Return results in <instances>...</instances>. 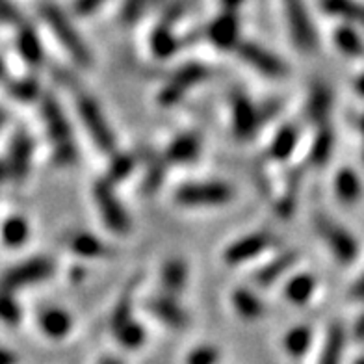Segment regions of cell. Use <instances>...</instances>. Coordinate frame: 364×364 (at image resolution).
Wrapping results in <instances>:
<instances>
[{
    "instance_id": "cell-1",
    "label": "cell",
    "mask_w": 364,
    "mask_h": 364,
    "mask_svg": "<svg viewBox=\"0 0 364 364\" xmlns=\"http://www.w3.org/2000/svg\"><path fill=\"white\" fill-rule=\"evenodd\" d=\"M39 14H41V19L47 23V26L54 34V38L65 48V53L75 62H78V65H84V68L91 65L90 48L86 47L84 39L78 36L77 28L68 19V15L63 14L54 2H43V4L39 6Z\"/></svg>"
},
{
    "instance_id": "cell-2",
    "label": "cell",
    "mask_w": 364,
    "mask_h": 364,
    "mask_svg": "<svg viewBox=\"0 0 364 364\" xmlns=\"http://www.w3.org/2000/svg\"><path fill=\"white\" fill-rule=\"evenodd\" d=\"M77 112L82 125L87 130V134L91 136V141L95 144V147L102 151V153H115L114 132H112V129L106 123V117L102 115L95 99L87 95V93H78Z\"/></svg>"
},
{
    "instance_id": "cell-3",
    "label": "cell",
    "mask_w": 364,
    "mask_h": 364,
    "mask_svg": "<svg viewBox=\"0 0 364 364\" xmlns=\"http://www.w3.org/2000/svg\"><path fill=\"white\" fill-rule=\"evenodd\" d=\"M235 199L232 186L220 181L192 182L175 192V201L182 206H220Z\"/></svg>"
},
{
    "instance_id": "cell-4",
    "label": "cell",
    "mask_w": 364,
    "mask_h": 364,
    "mask_svg": "<svg viewBox=\"0 0 364 364\" xmlns=\"http://www.w3.org/2000/svg\"><path fill=\"white\" fill-rule=\"evenodd\" d=\"M314 229L338 262L348 264L355 260L359 253V244L351 236L350 230H346L341 223H336L335 220H331L329 216H323V214L314 216Z\"/></svg>"
},
{
    "instance_id": "cell-5",
    "label": "cell",
    "mask_w": 364,
    "mask_h": 364,
    "mask_svg": "<svg viewBox=\"0 0 364 364\" xmlns=\"http://www.w3.org/2000/svg\"><path fill=\"white\" fill-rule=\"evenodd\" d=\"M41 114H43V119L47 121V130L54 144L56 160L60 164L71 162L73 154H75V149L71 144V129H69L68 119L63 117L62 110L58 108L53 97H45Z\"/></svg>"
},
{
    "instance_id": "cell-6",
    "label": "cell",
    "mask_w": 364,
    "mask_h": 364,
    "mask_svg": "<svg viewBox=\"0 0 364 364\" xmlns=\"http://www.w3.org/2000/svg\"><path fill=\"white\" fill-rule=\"evenodd\" d=\"M93 199H95L97 210L101 214L106 227L114 230L115 235H127L130 230V220L127 216L125 208L117 201L114 188H112V182L108 178L95 182V186H93Z\"/></svg>"
},
{
    "instance_id": "cell-7",
    "label": "cell",
    "mask_w": 364,
    "mask_h": 364,
    "mask_svg": "<svg viewBox=\"0 0 364 364\" xmlns=\"http://www.w3.org/2000/svg\"><path fill=\"white\" fill-rule=\"evenodd\" d=\"M54 273V262L45 257L24 260L4 273V287L8 292H15L19 288L41 283Z\"/></svg>"
},
{
    "instance_id": "cell-8",
    "label": "cell",
    "mask_w": 364,
    "mask_h": 364,
    "mask_svg": "<svg viewBox=\"0 0 364 364\" xmlns=\"http://www.w3.org/2000/svg\"><path fill=\"white\" fill-rule=\"evenodd\" d=\"M284 10L292 38L301 50H314L316 47V34L311 24L309 14L303 6V0H284Z\"/></svg>"
},
{
    "instance_id": "cell-9",
    "label": "cell",
    "mask_w": 364,
    "mask_h": 364,
    "mask_svg": "<svg viewBox=\"0 0 364 364\" xmlns=\"http://www.w3.org/2000/svg\"><path fill=\"white\" fill-rule=\"evenodd\" d=\"M236 53L247 65H251L259 73L266 75V77L281 78L288 73V68L284 65L283 60H279L275 54H272L269 50H264L259 45L244 41V43H240L236 47Z\"/></svg>"
},
{
    "instance_id": "cell-10",
    "label": "cell",
    "mask_w": 364,
    "mask_h": 364,
    "mask_svg": "<svg viewBox=\"0 0 364 364\" xmlns=\"http://www.w3.org/2000/svg\"><path fill=\"white\" fill-rule=\"evenodd\" d=\"M273 245V238L268 232H253L244 238L236 240L235 244H230L225 251H223V259L230 266L236 264L250 262V260L257 259L264 251H268Z\"/></svg>"
},
{
    "instance_id": "cell-11",
    "label": "cell",
    "mask_w": 364,
    "mask_h": 364,
    "mask_svg": "<svg viewBox=\"0 0 364 364\" xmlns=\"http://www.w3.org/2000/svg\"><path fill=\"white\" fill-rule=\"evenodd\" d=\"M230 115H232V129L240 138H250L260 125L259 110L242 93L230 95Z\"/></svg>"
},
{
    "instance_id": "cell-12",
    "label": "cell",
    "mask_w": 364,
    "mask_h": 364,
    "mask_svg": "<svg viewBox=\"0 0 364 364\" xmlns=\"http://www.w3.org/2000/svg\"><path fill=\"white\" fill-rule=\"evenodd\" d=\"M240 24L232 11H227L225 15H220L216 21H212L206 36L212 43L220 47L221 50H229V48H236L240 45L238 41Z\"/></svg>"
},
{
    "instance_id": "cell-13",
    "label": "cell",
    "mask_w": 364,
    "mask_h": 364,
    "mask_svg": "<svg viewBox=\"0 0 364 364\" xmlns=\"http://www.w3.org/2000/svg\"><path fill=\"white\" fill-rule=\"evenodd\" d=\"M30 156H32V141H30L28 136H15L10 154H8V159L4 162L6 177L23 178L28 171Z\"/></svg>"
},
{
    "instance_id": "cell-14",
    "label": "cell",
    "mask_w": 364,
    "mask_h": 364,
    "mask_svg": "<svg viewBox=\"0 0 364 364\" xmlns=\"http://www.w3.org/2000/svg\"><path fill=\"white\" fill-rule=\"evenodd\" d=\"M38 323L41 333L48 338H53V341L65 338L71 333L73 327L71 316L63 309L58 307H47L45 311L39 312Z\"/></svg>"
},
{
    "instance_id": "cell-15",
    "label": "cell",
    "mask_w": 364,
    "mask_h": 364,
    "mask_svg": "<svg viewBox=\"0 0 364 364\" xmlns=\"http://www.w3.org/2000/svg\"><path fill=\"white\" fill-rule=\"evenodd\" d=\"M147 309L156 320L173 327V329H182L188 323L186 312L182 311L181 305H177L169 296L149 299Z\"/></svg>"
},
{
    "instance_id": "cell-16",
    "label": "cell",
    "mask_w": 364,
    "mask_h": 364,
    "mask_svg": "<svg viewBox=\"0 0 364 364\" xmlns=\"http://www.w3.org/2000/svg\"><path fill=\"white\" fill-rule=\"evenodd\" d=\"M69 250L82 259H110L114 250L110 245L102 244L101 240L95 238L90 232H75L68 240Z\"/></svg>"
},
{
    "instance_id": "cell-17",
    "label": "cell",
    "mask_w": 364,
    "mask_h": 364,
    "mask_svg": "<svg viewBox=\"0 0 364 364\" xmlns=\"http://www.w3.org/2000/svg\"><path fill=\"white\" fill-rule=\"evenodd\" d=\"M230 303L238 312V316L244 320H257L264 314L262 301L247 288H236L235 292L230 294Z\"/></svg>"
},
{
    "instance_id": "cell-18",
    "label": "cell",
    "mask_w": 364,
    "mask_h": 364,
    "mask_svg": "<svg viewBox=\"0 0 364 364\" xmlns=\"http://www.w3.org/2000/svg\"><path fill=\"white\" fill-rule=\"evenodd\" d=\"M296 260L297 257L294 253L281 255V257H277V259H273L269 260L268 264H264L262 268L257 272V275H255V281H257L259 284H262V287L273 284L275 281H279V279L283 277L288 269L292 268L294 264H296Z\"/></svg>"
},
{
    "instance_id": "cell-19",
    "label": "cell",
    "mask_w": 364,
    "mask_h": 364,
    "mask_svg": "<svg viewBox=\"0 0 364 364\" xmlns=\"http://www.w3.org/2000/svg\"><path fill=\"white\" fill-rule=\"evenodd\" d=\"M316 290V279L309 273H299L292 277L284 287V296L294 305H305Z\"/></svg>"
},
{
    "instance_id": "cell-20",
    "label": "cell",
    "mask_w": 364,
    "mask_h": 364,
    "mask_svg": "<svg viewBox=\"0 0 364 364\" xmlns=\"http://www.w3.org/2000/svg\"><path fill=\"white\" fill-rule=\"evenodd\" d=\"M199 138L197 136H181L168 147L166 159L175 164H186L197 159L199 154Z\"/></svg>"
},
{
    "instance_id": "cell-21",
    "label": "cell",
    "mask_w": 364,
    "mask_h": 364,
    "mask_svg": "<svg viewBox=\"0 0 364 364\" xmlns=\"http://www.w3.org/2000/svg\"><path fill=\"white\" fill-rule=\"evenodd\" d=\"M335 192L342 203H355L360 197V181L357 173L350 168H344L336 173Z\"/></svg>"
},
{
    "instance_id": "cell-22",
    "label": "cell",
    "mask_w": 364,
    "mask_h": 364,
    "mask_svg": "<svg viewBox=\"0 0 364 364\" xmlns=\"http://www.w3.org/2000/svg\"><path fill=\"white\" fill-rule=\"evenodd\" d=\"M186 266L182 260H168L164 264L162 272H160V279H162V284L166 288L168 294H178L184 288L186 283Z\"/></svg>"
},
{
    "instance_id": "cell-23",
    "label": "cell",
    "mask_w": 364,
    "mask_h": 364,
    "mask_svg": "<svg viewBox=\"0 0 364 364\" xmlns=\"http://www.w3.org/2000/svg\"><path fill=\"white\" fill-rule=\"evenodd\" d=\"M323 10L342 19L353 21L364 26V6L353 0H323Z\"/></svg>"
},
{
    "instance_id": "cell-24",
    "label": "cell",
    "mask_w": 364,
    "mask_h": 364,
    "mask_svg": "<svg viewBox=\"0 0 364 364\" xmlns=\"http://www.w3.org/2000/svg\"><path fill=\"white\" fill-rule=\"evenodd\" d=\"M17 48L19 54L24 58V62L36 63L41 62L43 58V50H41V43H39L38 36L32 28H21L19 36H17Z\"/></svg>"
},
{
    "instance_id": "cell-25",
    "label": "cell",
    "mask_w": 364,
    "mask_h": 364,
    "mask_svg": "<svg viewBox=\"0 0 364 364\" xmlns=\"http://www.w3.org/2000/svg\"><path fill=\"white\" fill-rule=\"evenodd\" d=\"M342 350H344V329L341 326H333L318 364H341Z\"/></svg>"
},
{
    "instance_id": "cell-26",
    "label": "cell",
    "mask_w": 364,
    "mask_h": 364,
    "mask_svg": "<svg viewBox=\"0 0 364 364\" xmlns=\"http://www.w3.org/2000/svg\"><path fill=\"white\" fill-rule=\"evenodd\" d=\"M114 333L115 338L125 346V348H129V350H138L145 342L144 327L134 320H129L125 323H121V326L114 327Z\"/></svg>"
},
{
    "instance_id": "cell-27",
    "label": "cell",
    "mask_w": 364,
    "mask_h": 364,
    "mask_svg": "<svg viewBox=\"0 0 364 364\" xmlns=\"http://www.w3.org/2000/svg\"><path fill=\"white\" fill-rule=\"evenodd\" d=\"M296 144H297V130L294 129V127H283V129L277 132V136L273 138L269 153H272L273 159L284 160L294 153Z\"/></svg>"
},
{
    "instance_id": "cell-28",
    "label": "cell",
    "mask_w": 364,
    "mask_h": 364,
    "mask_svg": "<svg viewBox=\"0 0 364 364\" xmlns=\"http://www.w3.org/2000/svg\"><path fill=\"white\" fill-rule=\"evenodd\" d=\"M311 341L312 333L309 327H294V329L288 331L287 336H284V350L292 355V357H301V355L307 353Z\"/></svg>"
},
{
    "instance_id": "cell-29",
    "label": "cell",
    "mask_w": 364,
    "mask_h": 364,
    "mask_svg": "<svg viewBox=\"0 0 364 364\" xmlns=\"http://www.w3.org/2000/svg\"><path fill=\"white\" fill-rule=\"evenodd\" d=\"M30 236V227L21 216H11L4 221V242L8 247H19Z\"/></svg>"
},
{
    "instance_id": "cell-30",
    "label": "cell",
    "mask_w": 364,
    "mask_h": 364,
    "mask_svg": "<svg viewBox=\"0 0 364 364\" xmlns=\"http://www.w3.org/2000/svg\"><path fill=\"white\" fill-rule=\"evenodd\" d=\"M335 43L348 56H363L364 54L363 39L355 34L350 26H338L335 30Z\"/></svg>"
},
{
    "instance_id": "cell-31",
    "label": "cell",
    "mask_w": 364,
    "mask_h": 364,
    "mask_svg": "<svg viewBox=\"0 0 364 364\" xmlns=\"http://www.w3.org/2000/svg\"><path fill=\"white\" fill-rule=\"evenodd\" d=\"M151 47H153L154 54L160 58H168L177 50V41L169 32V24L162 23L159 28L153 32V39H151Z\"/></svg>"
},
{
    "instance_id": "cell-32",
    "label": "cell",
    "mask_w": 364,
    "mask_h": 364,
    "mask_svg": "<svg viewBox=\"0 0 364 364\" xmlns=\"http://www.w3.org/2000/svg\"><path fill=\"white\" fill-rule=\"evenodd\" d=\"M206 75H208V71L205 68H201V65H186V68L178 69L175 73V77L171 78V82L184 93L188 87H192L196 84H199V82L206 80Z\"/></svg>"
},
{
    "instance_id": "cell-33",
    "label": "cell",
    "mask_w": 364,
    "mask_h": 364,
    "mask_svg": "<svg viewBox=\"0 0 364 364\" xmlns=\"http://www.w3.org/2000/svg\"><path fill=\"white\" fill-rule=\"evenodd\" d=\"M331 151H333V134H331V130L323 129L321 132H318V136L312 141L311 160L314 164L327 162L331 156Z\"/></svg>"
},
{
    "instance_id": "cell-34",
    "label": "cell",
    "mask_w": 364,
    "mask_h": 364,
    "mask_svg": "<svg viewBox=\"0 0 364 364\" xmlns=\"http://www.w3.org/2000/svg\"><path fill=\"white\" fill-rule=\"evenodd\" d=\"M331 106V97L329 91L326 87H316V90L312 91L311 101H309V115H311L312 119L316 121H323L326 119L327 112H329Z\"/></svg>"
},
{
    "instance_id": "cell-35",
    "label": "cell",
    "mask_w": 364,
    "mask_h": 364,
    "mask_svg": "<svg viewBox=\"0 0 364 364\" xmlns=\"http://www.w3.org/2000/svg\"><path fill=\"white\" fill-rule=\"evenodd\" d=\"M220 363V351L214 346H199L192 350L186 357V364H218Z\"/></svg>"
},
{
    "instance_id": "cell-36",
    "label": "cell",
    "mask_w": 364,
    "mask_h": 364,
    "mask_svg": "<svg viewBox=\"0 0 364 364\" xmlns=\"http://www.w3.org/2000/svg\"><path fill=\"white\" fill-rule=\"evenodd\" d=\"M134 168V162L130 156H125V154H117L110 166V175H108V181H121L125 178L130 171Z\"/></svg>"
},
{
    "instance_id": "cell-37",
    "label": "cell",
    "mask_w": 364,
    "mask_h": 364,
    "mask_svg": "<svg viewBox=\"0 0 364 364\" xmlns=\"http://www.w3.org/2000/svg\"><path fill=\"white\" fill-rule=\"evenodd\" d=\"M2 316H4L6 323H10V326H15V323H19L21 320V311L19 305L14 301L10 297V294L6 296L4 305H2Z\"/></svg>"
},
{
    "instance_id": "cell-38",
    "label": "cell",
    "mask_w": 364,
    "mask_h": 364,
    "mask_svg": "<svg viewBox=\"0 0 364 364\" xmlns=\"http://www.w3.org/2000/svg\"><path fill=\"white\" fill-rule=\"evenodd\" d=\"M145 2H147V0H127L125 6H123V19L129 21V23L136 21V17H138V15L141 14V10L145 8Z\"/></svg>"
},
{
    "instance_id": "cell-39",
    "label": "cell",
    "mask_w": 364,
    "mask_h": 364,
    "mask_svg": "<svg viewBox=\"0 0 364 364\" xmlns=\"http://www.w3.org/2000/svg\"><path fill=\"white\" fill-rule=\"evenodd\" d=\"M2 17H4L6 23H19V11H17V8L11 4L10 0H4V4H2Z\"/></svg>"
},
{
    "instance_id": "cell-40",
    "label": "cell",
    "mask_w": 364,
    "mask_h": 364,
    "mask_svg": "<svg viewBox=\"0 0 364 364\" xmlns=\"http://www.w3.org/2000/svg\"><path fill=\"white\" fill-rule=\"evenodd\" d=\"M102 2H106V0H77V14H91V11H95Z\"/></svg>"
},
{
    "instance_id": "cell-41",
    "label": "cell",
    "mask_w": 364,
    "mask_h": 364,
    "mask_svg": "<svg viewBox=\"0 0 364 364\" xmlns=\"http://www.w3.org/2000/svg\"><path fill=\"white\" fill-rule=\"evenodd\" d=\"M353 296L355 297H364V275L355 283L353 287Z\"/></svg>"
},
{
    "instance_id": "cell-42",
    "label": "cell",
    "mask_w": 364,
    "mask_h": 364,
    "mask_svg": "<svg viewBox=\"0 0 364 364\" xmlns=\"http://www.w3.org/2000/svg\"><path fill=\"white\" fill-rule=\"evenodd\" d=\"M242 2H244V0H221V6H225L227 11H232L236 10Z\"/></svg>"
},
{
    "instance_id": "cell-43",
    "label": "cell",
    "mask_w": 364,
    "mask_h": 364,
    "mask_svg": "<svg viewBox=\"0 0 364 364\" xmlns=\"http://www.w3.org/2000/svg\"><path fill=\"white\" fill-rule=\"evenodd\" d=\"M17 360H15V355L10 353V350H2V364H15Z\"/></svg>"
},
{
    "instance_id": "cell-44",
    "label": "cell",
    "mask_w": 364,
    "mask_h": 364,
    "mask_svg": "<svg viewBox=\"0 0 364 364\" xmlns=\"http://www.w3.org/2000/svg\"><path fill=\"white\" fill-rule=\"evenodd\" d=\"M355 333H357L360 338H364V316L357 321V326H355Z\"/></svg>"
},
{
    "instance_id": "cell-45",
    "label": "cell",
    "mask_w": 364,
    "mask_h": 364,
    "mask_svg": "<svg viewBox=\"0 0 364 364\" xmlns=\"http://www.w3.org/2000/svg\"><path fill=\"white\" fill-rule=\"evenodd\" d=\"M355 86H357V90H359L360 95L364 97V73H363V75H360L359 78H357V82H355Z\"/></svg>"
},
{
    "instance_id": "cell-46",
    "label": "cell",
    "mask_w": 364,
    "mask_h": 364,
    "mask_svg": "<svg viewBox=\"0 0 364 364\" xmlns=\"http://www.w3.org/2000/svg\"><path fill=\"white\" fill-rule=\"evenodd\" d=\"M99 364H123V363H121L117 357H105V359H102Z\"/></svg>"
},
{
    "instance_id": "cell-47",
    "label": "cell",
    "mask_w": 364,
    "mask_h": 364,
    "mask_svg": "<svg viewBox=\"0 0 364 364\" xmlns=\"http://www.w3.org/2000/svg\"><path fill=\"white\" fill-rule=\"evenodd\" d=\"M355 364H364V357H360V359L355 360Z\"/></svg>"
},
{
    "instance_id": "cell-48",
    "label": "cell",
    "mask_w": 364,
    "mask_h": 364,
    "mask_svg": "<svg viewBox=\"0 0 364 364\" xmlns=\"http://www.w3.org/2000/svg\"><path fill=\"white\" fill-rule=\"evenodd\" d=\"M360 129H363V132H364V119L360 121Z\"/></svg>"
}]
</instances>
